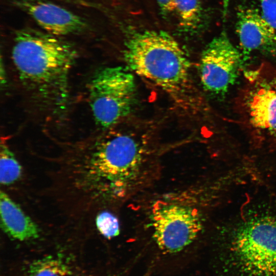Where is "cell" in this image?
<instances>
[{
	"label": "cell",
	"instance_id": "15",
	"mask_svg": "<svg viewBox=\"0 0 276 276\" xmlns=\"http://www.w3.org/2000/svg\"><path fill=\"white\" fill-rule=\"evenodd\" d=\"M96 224L99 232L106 238L114 237L120 233L119 221L109 212L104 211L99 213L96 217Z\"/></svg>",
	"mask_w": 276,
	"mask_h": 276
},
{
	"label": "cell",
	"instance_id": "16",
	"mask_svg": "<svg viewBox=\"0 0 276 276\" xmlns=\"http://www.w3.org/2000/svg\"><path fill=\"white\" fill-rule=\"evenodd\" d=\"M262 15L276 30V0H260Z\"/></svg>",
	"mask_w": 276,
	"mask_h": 276
},
{
	"label": "cell",
	"instance_id": "6",
	"mask_svg": "<svg viewBox=\"0 0 276 276\" xmlns=\"http://www.w3.org/2000/svg\"><path fill=\"white\" fill-rule=\"evenodd\" d=\"M153 238L163 252L177 253L191 244L202 228L196 209L178 203L157 201L151 210Z\"/></svg>",
	"mask_w": 276,
	"mask_h": 276
},
{
	"label": "cell",
	"instance_id": "4",
	"mask_svg": "<svg viewBox=\"0 0 276 276\" xmlns=\"http://www.w3.org/2000/svg\"><path fill=\"white\" fill-rule=\"evenodd\" d=\"M244 78L237 102L244 124L255 135L276 140V67L262 64Z\"/></svg>",
	"mask_w": 276,
	"mask_h": 276
},
{
	"label": "cell",
	"instance_id": "1",
	"mask_svg": "<svg viewBox=\"0 0 276 276\" xmlns=\"http://www.w3.org/2000/svg\"><path fill=\"white\" fill-rule=\"evenodd\" d=\"M77 57L74 46L59 36L32 28L14 34L12 58L20 81L33 99L53 110L65 108Z\"/></svg>",
	"mask_w": 276,
	"mask_h": 276
},
{
	"label": "cell",
	"instance_id": "14",
	"mask_svg": "<svg viewBox=\"0 0 276 276\" xmlns=\"http://www.w3.org/2000/svg\"><path fill=\"white\" fill-rule=\"evenodd\" d=\"M22 168L11 151L5 140L2 139L0 151V181L8 186L17 181L21 177Z\"/></svg>",
	"mask_w": 276,
	"mask_h": 276
},
{
	"label": "cell",
	"instance_id": "2",
	"mask_svg": "<svg viewBox=\"0 0 276 276\" xmlns=\"http://www.w3.org/2000/svg\"><path fill=\"white\" fill-rule=\"evenodd\" d=\"M144 159L139 140L119 132L96 143L66 167L72 188L94 204L122 196L139 176Z\"/></svg>",
	"mask_w": 276,
	"mask_h": 276
},
{
	"label": "cell",
	"instance_id": "12",
	"mask_svg": "<svg viewBox=\"0 0 276 276\" xmlns=\"http://www.w3.org/2000/svg\"><path fill=\"white\" fill-rule=\"evenodd\" d=\"M72 271L69 262L62 255H48L31 262L26 276H70Z\"/></svg>",
	"mask_w": 276,
	"mask_h": 276
},
{
	"label": "cell",
	"instance_id": "17",
	"mask_svg": "<svg viewBox=\"0 0 276 276\" xmlns=\"http://www.w3.org/2000/svg\"><path fill=\"white\" fill-rule=\"evenodd\" d=\"M160 10L165 15L174 11L173 0H157Z\"/></svg>",
	"mask_w": 276,
	"mask_h": 276
},
{
	"label": "cell",
	"instance_id": "8",
	"mask_svg": "<svg viewBox=\"0 0 276 276\" xmlns=\"http://www.w3.org/2000/svg\"><path fill=\"white\" fill-rule=\"evenodd\" d=\"M243 57L225 32L215 37L203 50L200 62V78L210 94L224 97L237 81Z\"/></svg>",
	"mask_w": 276,
	"mask_h": 276
},
{
	"label": "cell",
	"instance_id": "7",
	"mask_svg": "<svg viewBox=\"0 0 276 276\" xmlns=\"http://www.w3.org/2000/svg\"><path fill=\"white\" fill-rule=\"evenodd\" d=\"M242 265L254 276H276V220L259 218L237 230L234 242Z\"/></svg>",
	"mask_w": 276,
	"mask_h": 276
},
{
	"label": "cell",
	"instance_id": "13",
	"mask_svg": "<svg viewBox=\"0 0 276 276\" xmlns=\"http://www.w3.org/2000/svg\"><path fill=\"white\" fill-rule=\"evenodd\" d=\"M173 4L182 28L192 30L199 26L202 13L201 0H173Z\"/></svg>",
	"mask_w": 276,
	"mask_h": 276
},
{
	"label": "cell",
	"instance_id": "5",
	"mask_svg": "<svg viewBox=\"0 0 276 276\" xmlns=\"http://www.w3.org/2000/svg\"><path fill=\"white\" fill-rule=\"evenodd\" d=\"M89 103L96 123L107 129L128 115L136 102L133 75L122 66L98 70L89 87Z\"/></svg>",
	"mask_w": 276,
	"mask_h": 276
},
{
	"label": "cell",
	"instance_id": "11",
	"mask_svg": "<svg viewBox=\"0 0 276 276\" xmlns=\"http://www.w3.org/2000/svg\"><path fill=\"white\" fill-rule=\"evenodd\" d=\"M1 227L9 237L23 241L39 237L38 225L6 193H0Z\"/></svg>",
	"mask_w": 276,
	"mask_h": 276
},
{
	"label": "cell",
	"instance_id": "9",
	"mask_svg": "<svg viewBox=\"0 0 276 276\" xmlns=\"http://www.w3.org/2000/svg\"><path fill=\"white\" fill-rule=\"evenodd\" d=\"M13 3L43 31L57 36L82 33L88 27L82 17L49 0H13Z\"/></svg>",
	"mask_w": 276,
	"mask_h": 276
},
{
	"label": "cell",
	"instance_id": "10",
	"mask_svg": "<svg viewBox=\"0 0 276 276\" xmlns=\"http://www.w3.org/2000/svg\"><path fill=\"white\" fill-rule=\"evenodd\" d=\"M236 32L245 56L252 52L276 54V30L257 9L240 6L237 12Z\"/></svg>",
	"mask_w": 276,
	"mask_h": 276
},
{
	"label": "cell",
	"instance_id": "3",
	"mask_svg": "<svg viewBox=\"0 0 276 276\" xmlns=\"http://www.w3.org/2000/svg\"><path fill=\"white\" fill-rule=\"evenodd\" d=\"M123 53L132 72L162 88L176 101L189 99L190 60L170 34L162 30L135 32L126 40Z\"/></svg>",
	"mask_w": 276,
	"mask_h": 276
}]
</instances>
